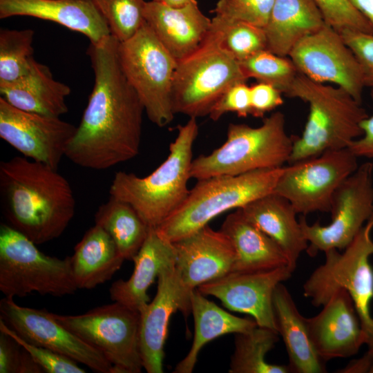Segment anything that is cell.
<instances>
[{
  "label": "cell",
  "mask_w": 373,
  "mask_h": 373,
  "mask_svg": "<svg viewBox=\"0 0 373 373\" xmlns=\"http://www.w3.org/2000/svg\"><path fill=\"white\" fill-rule=\"evenodd\" d=\"M118 45L111 35L88 48L94 86L65 153L84 168L104 170L140 152L144 108L122 70Z\"/></svg>",
  "instance_id": "cell-1"
},
{
  "label": "cell",
  "mask_w": 373,
  "mask_h": 373,
  "mask_svg": "<svg viewBox=\"0 0 373 373\" xmlns=\"http://www.w3.org/2000/svg\"><path fill=\"white\" fill-rule=\"evenodd\" d=\"M0 192L8 224L36 245L59 238L75 216V198L65 177L24 156L1 162Z\"/></svg>",
  "instance_id": "cell-2"
},
{
  "label": "cell",
  "mask_w": 373,
  "mask_h": 373,
  "mask_svg": "<svg viewBox=\"0 0 373 373\" xmlns=\"http://www.w3.org/2000/svg\"><path fill=\"white\" fill-rule=\"evenodd\" d=\"M285 95L309 106L302 134L293 137L289 164L347 148L363 135L361 124L368 114L343 88L314 82L298 73Z\"/></svg>",
  "instance_id": "cell-3"
},
{
  "label": "cell",
  "mask_w": 373,
  "mask_h": 373,
  "mask_svg": "<svg viewBox=\"0 0 373 373\" xmlns=\"http://www.w3.org/2000/svg\"><path fill=\"white\" fill-rule=\"evenodd\" d=\"M198 133L196 118L178 126L166 159L151 174L138 177L117 172L110 195L129 204L149 228H157L185 200L189 193L193 146Z\"/></svg>",
  "instance_id": "cell-4"
},
{
  "label": "cell",
  "mask_w": 373,
  "mask_h": 373,
  "mask_svg": "<svg viewBox=\"0 0 373 373\" xmlns=\"http://www.w3.org/2000/svg\"><path fill=\"white\" fill-rule=\"evenodd\" d=\"M283 167L198 180L184 202L155 228L157 233L175 242L208 225L222 213L240 209L273 193Z\"/></svg>",
  "instance_id": "cell-5"
},
{
  "label": "cell",
  "mask_w": 373,
  "mask_h": 373,
  "mask_svg": "<svg viewBox=\"0 0 373 373\" xmlns=\"http://www.w3.org/2000/svg\"><path fill=\"white\" fill-rule=\"evenodd\" d=\"M222 37V27L213 17L200 46L177 61L171 93L174 114L196 119L209 115L228 88L247 81L239 61L223 46Z\"/></svg>",
  "instance_id": "cell-6"
},
{
  "label": "cell",
  "mask_w": 373,
  "mask_h": 373,
  "mask_svg": "<svg viewBox=\"0 0 373 373\" xmlns=\"http://www.w3.org/2000/svg\"><path fill=\"white\" fill-rule=\"evenodd\" d=\"M373 214L352 242L340 253L325 251V262L317 267L303 285V296L315 307L323 306L332 295L345 289L350 296L360 320L368 350L364 356L373 361Z\"/></svg>",
  "instance_id": "cell-7"
},
{
  "label": "cell",
  "mask_w": 373,
  "mask_h": 373,
  "mask_svg": "<svg viewBox=\"0 0 373 373\" xmlns=\"http://www.w3.org/2000/svg\"><path fill=\"white\" fill-rule=\"evenodd\" d=\"M292 147L293 137L287 133L285 115L280 111L265 117L258 127L231 123L222 146L193 160L191 177L200 180L283 167Z\"/></svg>",
  "instance_id": "cell-8"
},
{
  "label": "cell",
  "mask_w": 373,
  "mask_h": 373,
  "mask_svg": "<svg viewBox=\"0 0 373 373\" xmlns=\"http://www.w3.org/2000/svg\"><path fill=\"white\" fill-rule=\"evenodd\" d=\"M32 240L5 223L0 226V290L6 297L32 292L60 297L74 294L71 257L40 251Z\"/></svg>",
  "instance_id": "cell-9"
},
{
  "label": "cell",
  "mask_w": 373,
  "mask_h": 373,
  "mask_svg": "<svg viewBox=\"0 0 373 373\" xmlns=\"http://www.w3.org/2000/svg\"><path fill=\"white\" fill-rule=\"evenodd\" d=\"M122 70L151 122L159 127L173 117L171 93L177 61L146 23L131 39L119 42Z\"/></svg>",
  "instance_id": "cell-10"
},
{
  "label": "cell",
  "mask_w": 373,
  "mask_h": 373,
  "mask_svg": "<svg viewBox=\"0 0 373 373\" xmlns=\"http://www.w3.org/2000/svg\"><path fill=\"white\" fill-rule=\"evenodd\" d=\"M51 315L68 330L101 352L112 365L110 373L142 372L138 311L114 302L83 314Z\"/></svg>",
  "instance_id": "cell-11"
},
{
  "label": "cell",
  "mask_w": 373,
  "mask_h": 373,
  "mask_svg": "<svg viewBox=\"0 0 373 373\" xmlns=\"http://www.w3.org/2000/svg\"><path fill=\"white\" fill-rule=\"evenodd\" d=\"M329 213L331 222L309 224L305 216L299 222L308 242L307 254L331 249L344 250L373 214V163L366 162L336 190Z\"/></svg>",
  "instance_id": "cell-12"
},
{
  "label": "cell",
  "mask_w": 373,
  "mask_h": 373,
  "mask_svg": "<svg viewBox=\"0 0 373 373\" xmlns=\"http://www.w3.org/2000/svg\"><path fill=\"white\" fill-rule=\"evenodd\" d=\"M357 158L345 148L291 163L283 167L274 193L303 216L329 212L336 190L358 168Z\"/></svg>",
  "instance_id": "cell-13"
},
{
  "label": "cell",
  "mask_w": 373,
  "mask_h": 373,
  "mask_svg": "<svg viewBox=\"0 0 373 373\" xmlns=\"http://www.w3.org/2000/svg\"><path fill=\"white\" fill-rule=\"evenodd\" d=\"M288 57L298 72L318 83H331L361 102L363 73L341 33L325 23L301 39Z\"/></svg>",
  "instance_id": "cell-14"
},
{
  "label": "cell",
  "mask_w": 373,
  "mask_h": 373,
  "mask_svg": "<svg viewBox=\"0 0 373 373\" xmlns=\"http://www.w3.org/2000/svg\"><path fill=\"white\" fill-rule=\"evenodd\" d=\"M77 126L19 109L0 97V137L24 157L57 170Z\"/></svg>",
  "instance_id": "cell-15"
},
{
  "label": "cell",
  "mask_w": 373,
  "mask_h": 373,
  "mask_svg": "<svg viewBox=\"0 0 373 373\" xmlns=\"http://www.w3.org/2000/svg\"><path fill=\"white\" fill-rule=\"evenodd\" d=\"M1 319L26 341L49 349L95 372L110 373L111 363L103 354L68 330L46 309L23 307L14 298L0 302Z\"/></svg>",
  "instance_id": "cell-16"
},
{
  "label": "cell",
  "mask_w": 373,
  "mask_h": 373,
  "mask_svg": "<svg viewBox=\"0 0 373 373\" xmlns=\"http://www.w3.org/2000/svg\"><path fill=\"white\" fill-rule=\"evenodd\" d=\"M293 271L288 267L252 272L231 271L197 289L204 296L217 298L231 311L249 315L258 326L278 332L274 294L280 283L291 278Z\"/></svg>",
  "instance_id": "cell-17"
},
{
  "label": "cell",
  "mask_w": 373,
  "mask_h": 373,
  "mask_svg": "<svg viewBox=\"0 0 373 373\" xmlns=\"http://www.w3.org/2000/svg\"><path fill=\"white\" fill-rule=\"evenodd\" d=\"M156 294L140 310V345L143 368L148 373L164 372V344L171 315L191 312V294L182 287L175 264L163 268L157 276Z\"/></svg>",
  "instance_id": "cell-18"
},
{
  "label": "cell",
  "mask_w": 373,
  "mask_h": 373,
  "mask_svg": "<svg viewBox=\"0 0 373 373\" xmlns=\"http://www.w3.org/2000/svg\"><path fill=\"white\" fill-rule=\"evenodd\" d=\"M173 245L177 275L190 294L201 285L232 271L235 251L221 230L216 231L207 225Z\"/></svg>",
  "instance_id": "cell-19"
},
{
  "label": "cell",
  "mask_w": 373,
  "mask_h": 373,
  "mask_svg": "<svg viewBox=\"0 0 373 373\" xmlns=\"http://www.w3.org/2000/svg\"><path fill=\"white\" fill-rule=\"evenodd\" d=\"M306 321L312 343L325 362L355 355L365 343L354 305L345 289L333 294L321 312Z\"/></svg>",
  "instance_id": "cell-20"
},
{
  "label": "cell",
  "mask_w": 373,
  "mask_h": 373,
  "mask_svg": "<svg viewBox=\"0 0 373 373\" xmlns=\"http://www.w3.org/2000/svg\"><path fill=\"white\" fill-rule=\"evenodd\" d=\"M146 23L178 61L193 53L207 35L211 19L200 10L196 0L175 8L155 1L146 2Z\"/></svg>",
  "instance_id": "cell-21"
},
{
  "label": "cell",
  "mask_w": 373,
  "mask_h": 373,
  "mask_svg": "<svg viewBox=\"0 0 373 373\" xmlns=\"http://www.w3.org/2000/svg\"><path fill=\"white\" fill-rule=\"evenodd\" d=\"M29 16L49 20L97 44L108 36V23L93 0H0V18Z\"/></svg>",
  "instance_id": "cell-22"
},
{
  "label": "cell",
  "mask_w": 373,
  "mask_h": 373,
  "mask_svg": "<svg viewBox=\"0 0 373 373\" xmlns=\"http://www.w3.org/2000/svg\"><path fill=\"white\" fill-rule=\"evenodd\" d=\"M134 269L128 280H117L109 289L113 302L138 311L149 302L148 289L161 270L175 262L173 243L150 228L142 247L133 258Z\"/></svg>",
  "instance_id": "cell-23"
},
{
  "label": "cell",
  "mask_w": 373,
  "mask_h": 373,
  "mask_svg": "<svg viewBox=\"0 0 373 373\" xmlns=\"http://www.w3.org/2000/svg\"><path fill=\"white\" fill-rule=\"evenodd\" d=\"M231 240L236 254L231 271L252 272L291 267L280 247L250 222L240 209L224 220L221 229Z\"/></svg>",
  "instance_id": "cell-24"
},
{
  "label": "cell",
  "mask_w": 373,
  "mask_h": 373,
  "mask_svg": "<svg viewBox=\"0 0 373 373\" xmlns=\"http://www.w3.org/2000/svg\"><path fill=\"white\" fill-rule=\"evenodd\" d=\"M240 209L250 222L280 247L295 269L300 255L307 249L308 242L296 218L298 213L290 202L273 192Z\"/></svg>",
  "instance_id": "cell-25"
},
{
  "label": "cell",
  "mask_w": 373,
  "mask_h": 373,
  "mask_svg": "<svg viewBox=\"0 0 373 373\" xmlns=\"http://www.w3.org/2000/svg\"><path fill=\"white\" fill-rule=\"evenodd\" d=\"M70 88L53 78L49 68L35 59L26 76L0 85L1 97L22 111L60 117L68 111L66 98Z\"/></svg>",
  "instance_id": "cell-26"
},
{
  "label": "cell",
  "mask_w": 373,
  "mask_h": 373,
  "mask_svg": "<svg viewBox=\"0 0 373 373\" xmlns=\"http://www.w3.org/2000/svg\"><path fill=\"white\" fill-rule=\"evenodd\" d=\"M273 305L278 332L288 354L290 372H326L325 361L318 354L310 339L306 318L299 312L282 283L275 289Z\"/></svg>",
  "instance_id": "cell-27"
},
{
  "label": "cell",
  "mask_w": 373,
  "mask_h": 373,
  "mask_svg": "<svg viewBox=\"0 0 373 373\" xmlns=\"http://www.w3.org/2000/svg\"><path fill=\"white\" fill-rule=\"evenodd\" d=\"M325 21L314 0H274L264 28L267 50L288 57L303 38L321 28Z\"/></svg>",
  "instance_id": "cell-28"
},
{
  "label": "cell",
  "mask_w": 373,
  "mask_h": 373,
  "mask_svg": "<svg viewBox=\"0 0 373 373\" xmlns=\"http://www.w3.org/2000/svg\"><path fill=\"white\" fill-rule=\"evenodd\" d=\"M70 257L77 287L86 289L109 280L125 260L109 233L97 224L85 233Z\"/></svg>",
  "instance_id": "cell-29"
},
{
  "label": "cell",
  "mask_w": 373,
  "mask_h": 373,
  "mask_svg": "<svg viewBox=\"0 0 373 373\" xmlns=\"http://www.w3.org/2000/svg\"><path fill=\"white\" fill-rule=\"evenodd\" d=\"M195 323L192 345L186 356L174 368V373H191L200 350L211 341L230 333L247 332L258 325L254 318H241L222 309L197 289L191 294Z\"/></svg>",
  "instance_id": "cell-30"
},
{
  "label": "cell",
  "mask_w": 373,
  "mask_h": 373,
  "mask_svg": "<svg viewBox=\"0 0 373 373\" xmlns=\"http://www.w3.org/2000/svg\"><path fill=\"white\" fill-rule=\"evenodd\" d=\"M95 222L109 233L128 260L136 256L150 229L132 206L112 196L98 208Z\"/></svg>",
  "instance_id": "cell-31"
},
{
  "label": "cell",
  "mask_w": 373,
  "mask_h": 373,
  "mask_svg": "<svg viewBox=\"0 0 373 373\" xmlns=\"http://www.w3.org/2000/svg\"><path fill=\"white\" fill-rule=\"evenodd\" d=\"M278 332L256 326L235 334L234 351L231 356L229 373H289L288 365L269 363L267 354L278 341Z\"/></svg>",
  "instance_id": "cell-32"
},
{
  "label": "cell",
  "mask_w": 373,
  "mask_h": 373,
  "mask_svg": "<svg viewBox=\"0 0 373 373\" xmlns=\"http://www.w3.org/2000/svg\"><path fill=\"white\" fill-rule=\"evenodd\" d=\"M34 31L30 29L0 31V85L14 82L28 75L32 57Z\"/></svg>",
  "instance_id": "cell-33"
},
{
  "label": "cell",
  "mask_w": 373,
  "mask_h": 373,
  "mask_svg": "<svg viewBox=\"0 0 373 373\" xmlns=\"http://www.w3.org/2000/svg\"><path fill=\"white\" fill-rule=\"evenodd\" d=\"M249 79L254 78L274 86L285 93L298 73L288 57H282L263 50L246 59L239 61Z\"/></svg>",
  "instance_id": "cell-34"
},
{
  "label": "cell",
  "mask_w": 373,
  "mask_h": 373,
  "mask_svg": "<svg viewBox=\"0 0 373 373\" xmlns=\"http://www.w3.org/2000/svg\"><path fill=\"white\" fill-rule=\"evenodd\" d=\"M119 42L133 37L145 24L144 0H93Z\"/></svg>",
  "instance_id": "cell-35"
},
{
  "label": "cell",
  "mask_w": 373,
  "mask_h": 373,
  "mask_svg": "<svg viewBox=\"0 0 373 373\" xmlns=\"http://www.w3.org/2000/svg\"><path fill=\"white\" fill-rule=\"evenodd\" d=\"M223 29L222 45L239 61L267 50L264 28L251 24L229 23L214 16Z\"/></svg>",
  "instance_id": "cell-36"
},
{
  "label": "cell",
  "mask_w": 373,
  "mask_h": 373,
  "mask_svg": "<svg viewBox=\"0 0 373 373\" xmlns=\"http://www.w3.org/2000/svg\"><path fill=\"white\" fill-rule=\"evenodd\" d=\"M274 0H219L212 12L229 23L242 22L264 28Z\"/></svg>",
  "instance_id": "cell-37"
},
{
  "label": "cell",
  "mask_w": 373,
  "mask_h": 373,
  "mask_svg": "<svg viewBox=\"0 0 373 373\" xmlns=\"http://www.w3.org/2000/svg\"><path fill=\"white\" fill-rule=\"evenodd\" d=\"M325 23L341 32L352 30L373 33L371 23L358 12L350 0H314Z\"/></svg>",
  "instance_id": "cell-38"
},
{
  "label": "cell",
  "mask_w": 373,
  "mask_h": 373,
  "mask_svg": "<svg viewBox=\"0 0 373 373\" xmlns=\"http://www.w3.org/2000/svg\"><path fill=\"white\" fill-rule=\"evenodd\" d=\"M0 332H4L16 341L47 373H85L77 363L65 356L49 349L32 344L18 335L2 319L0 320Z\"/></svg>",
  "instance_id": "cell-39"
},
{
  "label": "cell",
  "mask_w": 373,
  "mask_h": 373,
  "mask_svg": "<svg viewBox=\"0 0 373 373\" xmlns=\"http://www.w3.org/2000/svg\"><path fill=\"white\" fill-rule=\"evenodd\" d=\"M229 112L236 113L240 117L251 115L250 87L246 82L228 88L212 107L209 115L212 120L217 121Z\"/></svg>",
  "instance_id": "cell-40"
},
{
  "label": "cell",
  "mask_w": 373,
  "mask_h": 373,
  "mask_svg": "<svg viewBox=\"0 0 373 373\" xmlns=\"http://www.w3.org/2000/svg\"><path fill=\"white\" fill-rule=\"evenodd\" d=\"M340 33L360 63L365 87L373 91V33L352 30Z\"/></svg>",
  "instance_id": "cell-41"
},
{
  "label": "cell",
  "mask_w": 373,
  "mask_h": 373,
  "mask_svg": "<svg viewBox=\"0 0 373 373\" xmlns=\"http://www.w3.org/2000/svg\"><path fill=\"white\" fill-rule=\"evenodd\" d=\"M251 115L263 117L284 103L282 93L271 84L260 82L250 87Z\"/></svg>",
  "instance_id": "cell-42"
},
{
  "label": "cell",
  "mask_w": 373,
  "mask_h": 373,
  "mask_svg": "<svg viewBox=\"0 0 373 373\" xmlns=\"http://www.w3.org/2000/svg\"><path fill=\"white\" fill-rule=\"evenodd\" d=\"M23 347L12 337L0 332V373H18Z\"/></svg>",
  "instance_id": "cell-43"
},
{
  "label": "cell",
  "mask_w": 373,
  "mask_h": 373,
  "mask_svg": "<svg viewBox=\"0 0 373 373\" xmlns=\"http://www.w3.org/2000/svg\"><path fill=\"white\" fill-rule=\"evenodd\" d=\"M361 128L363 135L347 148L357 157L373 159V114L363 121Z\"/></svg>",
  "instance_id": "cell-44"
},
{
  "label": "cell",
  "mask_w": 373,
  "mask_h": 373,
  "mask_svg": "<svg viewBox=\"0 0 373 373\" xmlns=\"http://www.w3.org/2000/svg\"><path fill=\"white\" fill-rule=\"evenodd\" d=\"M373 27V0H350Z\"/></svg>",
  "instance_id": "cell-45"
},
{
  "label": "cell",
  "mask_w": 373,
  "mask_h": 373,
  "mask_svg": "<svg viewBox=\"0 0 373 373\" xmlns=\"http://www.w3.org/2000/svg\"><path fill=\"white\" fill-rule=\"evenodd\" d=\"M160 3H165L168 6L179 8L188 3L191 0H153Z\"/></svg>",
  "instance_id": "cell-46"
},
{
  "label": "cell",
  "mask_w": 373,
  "mask_h": 373,
  "mask_svg": "<svg viewBox=\"0 0 373 373\" xmlns=\"http://www.w3.org/2000/svg\"><path fill=\"white\" fill-rule=\"evenodd\" d=\"M371 95H372V99H373V91H372Z\"/></svg>",
  "instance_id": "cell-47"
}]
</instances>
